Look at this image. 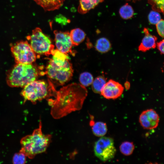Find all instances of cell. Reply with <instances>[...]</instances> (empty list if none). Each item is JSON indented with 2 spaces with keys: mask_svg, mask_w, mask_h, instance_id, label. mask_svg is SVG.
<instances>
[{
  "mask_svg": "<svg viewBox=\"0 0 164 164\" xmlns=\"http://www.w3.org/2000/svg\"><path fill=\"white\" fill-rule=\"evenodd\" d=\"M87 94L85 87L78 84H71L58 91L54 86L52 96L54 98L47 99L49 104L51 107V115L54 118L58 119L80 110Z\"/></svg>",
  "mask_w": 164,
  "mask_h": 164,
  "instance_id": "1",
  "label": "cell"
},
{
  "mask_svg": "<svg viewBox=\"0 0 164 164\" xmlns=\"http://www.w3.org/2000/svg\"><path fill=\"white\" fill-rule=\"evenodd\" d=\"M53 55L49 59L46 67L45 74L54 83L59 85H63L70 80L73 73L72 64L69 61L68 54L58 50H53Z\"/></svg>",
  "mask_w": 164,
  "mask_h": 164,
  "instance_id": "2",
  "label": "cell"
},
{
  "mask_svg": "<svg viewBox=\"0 0 164 164\" xmlns=\"http://www.w3.org/2000/svg\"><path fill=\"white\" fill-rule=\"evenodd\" d=\"M42 67L33 63H16L7 73V83L11 87H24L45 74L41 71Z\"/></svg>",
  "mask_w": 164,
  "mask_h": 164,
  "instance_id": "3",
  "label": "cell"
},
{
  "mask_svg": "<svg viewBox=\"0 0 164 164\" xmlns=\"http://www.w3.org/2000/svg\"><path fill=\"white\" fill-rule=\"evenodd\" d=\"M51 138L50 135H44L42 131V124L39 121V128L32 133L23 137L20 140L21 148L20 152L27 157L32 159L37 154L46 151Z\"/></svg>",
  "mask_w": 164,
  "mask_h": 164,
  "instance_id": "4",
  "label": "cell"
},
{
  "mask_svg": "<svg viewBox=\"0 0 164 164\" xmlns=\"http://www.w3.org/2000/svg\"><path fill=\"white\" fill-rule=\"evenodd\" d=\"M48 83L43 80H35L25 86L21 92L24 99L35 104L52 96V83L48 80Z\"/></svg>",
  "mask_w": 164,
  "mask_h": 164,
  "instance_id": "5",
  "label": "cell"
},
{
  "mask_svg": "<svg viewBox=\"0 0 164 164\" xmlns=\"http://www.w3.org/2000/svg\"><path fill=\"white\" fill-rule=\"evenodd\" d=\"M26 38L36 54L48 56L54 49V46L49 37L44 33L39 28L32 30L31 35Z\"/></svg>",
  "mask_w": 164,
  "mask_h": 164,
  "instance_id": "6",
  "label": "cell"
},
{
  "mask_svg": "<svg viewBox=\"0 0 164 164\" xmlns=\"http://www.w3.org/2000/svg\"><path fill=\"white\" fill-rule=\"evenodd\" d=\"M11 50L16 63L31 64L36 60V54L27 41H18L11 45Z\"/></svg>",
  "mask_w": 164,
  "mask_h": 164,
  "instance_id": "7",
  "label": "cell"
},
{
  "mask_svg": "<svg viewBox=\"0 0 164 164\" xmlns=\"http://www.w3.org/2000/svg\"><path fill=\"white\" fill-rule=\"evenodd\" d=\"M94 150L95 155L103 162L113 159L116 152L113 139L104 136L95 142Z\"/></svg>",
  "mask_w": 164,
  "mask_h": 164,
  "instance_id": "8",
  "label": "cell"
},
{
  "mask_svg": "<svg viewBox=\"0 0 164 164\" xmlns=\"http://www.w3.org/2000/svg\"><path fill=\"white\" fill-rule=\"evenodd\" d=\"M55 40L57 50L65 54H72V44L70 32L54 30Z\"/></svg>",
  "mask_w": 164,
  "mask_h": 164,
  "instance_id": "9",
  "label": "cell"
},
{
  "mask_svg": "<svg viewBox=\"0 0 164 164\" xmlns=\"http://www.w3.org/2000/svg\"><path fill=\"white\" fill-rule=\"evenodd\" d=\"M139 120L140 125L143 128L152 129L158 126L159 117L154 110L149 109L142 112L139 116Z\"/></svg>",
  "mask_w": 164,
  "mask_h": 164,
  "instance_id": "10",
  "label": "cell"
},
{
  "mask_svg": "<svg viewBox=\"0 0 164 164\" xmlns=\"http://www.w3.org/2000/svg\"><path fill=\"white\" fill-rule=\"evenodd\" d=\"M124 90V87L121 84L111 79L106 82L100 94L106 99H115L122 95Z\"/></svg>",
  "mask_w": 164,
  "mask_h": 164,
  "instance_id": "11",
  "label": "cell"
},
{
  "mask_svg": "<svg viewBox=\"0 0 164 164\" xmlns=\"http://www.w3.org/2000/svg\"><path fill=\"white\" fill-rule=\"evenodd\" d=\"M145 36L138 47V50L142 52H145L151 49H154L156 46V37L151 34L148 30L144 28L143 30Z\"/></svg>",
  "mask_w": 164,
  "mask_h": 164,
  "instance_id": "12",
  "label": "cell"
},
{
  "mask_svg": "<svg viewBox=\"0 0 164 164\" xmlns=\"http://www.w3.org/2000/svg\"><path fill=\"white\" fill-rule=\"evenodd\" d=\"M46 11H53L59 9L65 0H33Z\"/></svg>",
  "mask_w": 164,
  "mask_h": 164,
  "instance_id": "13",
  "label": "cell"
},
{
  "mask_svg": "<svg viewBox=\"0 0 164 164\" xmlns=\"http://www.w3.org/2000/svg\"><path fill=\"white\" fill-rule=\"evenodd\" d=\"M104 0H80L78 11L80 13L85 14L94 8L99 3L102 2Z\"/></svg>",
  "mask_w": 164,
  "mask_h": 164,
  "instance_id": "14",
  "label": "cell"
},
{
  "mask_svg": "<svg viewBox=\"0 0 164 164\" xmlns=\"http://www.w3.org/2000/svg\"><path fill=\"white\" fill-rule=\"evenodd\" d=\"M90 124L92 127V131L96 136L101 137L106 134L108 129L106 123L101 121L95 122L91 120Z\"/></svg>",
  "mask_w": 164,
  "mask_h": 164,
  "instance_id": "15",
  "label": "cell"
},
{
  "mask_svg": "<svg viewBox=\"0 0 164 164\" xmlns=\"http://www.w3.org/2000/svg\"><path fill=\"white\" fill-rule=\"evenodd\" d=\"M70 35L72 46H77L84 39L86 34L80 28H76L72 30Z\"/></svg>",
  "mask_w": 164,
  "mask_h": 164,
  "instance_id": "16",
  "label": "cell"
},
{
  "mask_svg": "<svg viewBox=\"0 0 164 164\" xmlns=\"http://www.w3.org/2000/svg\"><path fill=\"white\" fill-rule=\"evenodd\" d=\"M95 48L96 50L99 52L106 53L111 50V44L107 39L102 37L97 40L95 44Z\"/></svg>",
  "mask_w": 164,
  "mask_h": 164,
  "instance_id": "17",
  "label": "cell"
},
{
  "mask_svg": "<svg viewBox=\"0 0 164 164\" xmlns=\"http://www.w3.org/2000/svg\"><path fill=\"white\" fill-rule=\"evenodd\" d=\"M106 83L105 78L103 76H99L93 80L92 84V89L96 93L100 94L103 87Z\"/></svg>",
  "mask_w": 164,
  "mask_h": 164,
  "instance_id": "18",
  "label": "cell"
},
{
  "mask_svg": "<svg viewBox=\"0 0 164 164\" xmlns=\"http://www.w3.org/2000/svg\"><path fill=\"white\" fill-rule=\"evenodd\" d=\"M135 149V145L132 142L125 141L122 142L119 146L120 152L126 156L131 155Z\"/></svg>",
  "mask_w": 164,
  "mask_h": 164,
  "instance_id": "19",
  "label": "cell"
},
{
  "mask_svg": "<svg viewBox=\"0 0 164 164\" xmlns=\"http://www.w3.org/2000/svg\"><path fill=\"white\" fill-rule=\"evenodd\" d=\"M119 13L122 18L127 19L132 17L134 11L132 6L126 3L121 7L119 10Z\"/></svg>",
  "mask_w": 164,
  "mask_h": 164,
  "instance_id": "20",
  "label": "cell"
},
{
  "mask_svg": "<svg viewBox=\"0 0 164 164\" xmlns=\"http://www.w3.org/2000/svg\"><path fill=\"white\" fill-rule=\"evenodd\" d=\"M94 79L92 74L88 72L81 73L79 77V80L81 85L87 87L92 84Z\"/></svg>",
  "mask_w": 164,
  "mask_h": 164,
  "instance_id": "21",
  "label": "cell"
},
{
  "mask_svg": "<svg viewBox=\"0 0 164 164\" xmlns=\"http://www.w3.org/2000/svg\"><path fill=\"white\" fill-rule=\"evenodd\" d=\"M152 6V9L155 11L163 13L164 0H148Z\"/></svg>",
  "mask_w": 164,
  "mask_h": 164,
  "instance_id": "22",
  "label": "cell"
},
{
  "mask_svg": "<svg viewBox=\"0 0 164 164\" xmlns=\"http://www.w3.org/2000/svg\"><path fill=\"white\" fill-rule=\"evenodd\" d=\"M26 156L23 153L19 152L15 153L12 158V162L14 164H23L26 162Z\"/></svg>",
  "mask_w": 164,
  "mask_h": 164,
  "instance_id": "23",
  "label": "cell"
},
{
  "mask_svg": "<svg viewBox=\"0 0 164 164\" xmlns=\"http://www.w3.org/2000/svg\"><path fill=\"white\" fill-rule=\"evenodd\" d=\"M148 17L149 22L153 25L156 24L161 19L160 14L155 11H151Z\"/></svg>",
  "mask_w": 164,
  "mask_h": 164,
  "instance_id": "24",
  "label": "cell"
},
{
  "mask_svg": "<svg viewBox=\"0 0 164 164\" xmlns=\"http://www.w3.org/2000/svg\"><path fill=\"white\" fill-rule=\"evenodd\" d=\"M164 22L163 19H161L156 24V28L159 35L161 37H164Z\"/></svg>",
  "mask_w": 164,
  "mask_h": 164,
  "instance_id": "25",
  "label": "cell"
},
{
  "mask_svg": "<svg viewBox=\"0 0 164 164\" xmlns=\"http://www.w3.org/2000/svg\"><path fill=\"white\" fill-rule=\"evenodd\" d=\"M164 39H163L159 42L156 43V46L157 49L162 54H164Z\"/></svg>",
  "mask_w": 164,
  "mask_h": 164,
  "instance_id": "26",
  "label": "cell"
},
{
  "mask_svg": "<svg viewBox=\"0 0 164 164\" xmlns=\"http://www.w3.org/2000/svg\"><path fill=\"white\" fill-rule=\"evenodd\" d=\"M128 0V1H130V0L135 1V0Z\"/></svg>",
  "mask_w": 164,
  "mask_h": 164,
  "instance_id": "27",
  "label": "cell"
}]
</instances>
